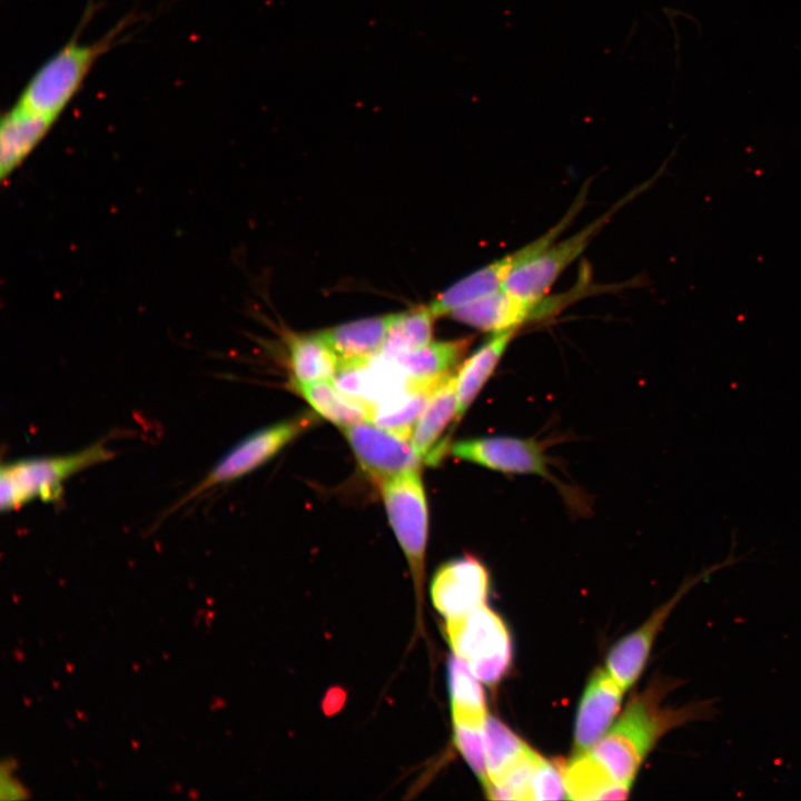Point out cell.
<instances>
[{
  "instance_id": "obj_4",
  "label": "cell",
  "mask_w": 801,
  "mask_h": 801,
  "mask_svg": "<svg viewBox=\"0 0 801 801\" xmlns=\"http://www.w3.org/2000/svg\"><path fill=\"white\" fill-rule=\"evenodd\" d=\"M445 634L453 654L463 660L483 683L495 684L512 662V640L503 619L483 604L447 619Z\"/></svg>"
},
{
  "instance_id": "obj_10",
  "label": "cell",
  "mask_w": 801,
  "mask_h": 801,
  "mask_svg": "<svg viewBox=\"0 0 801 801\" xmlns=\"http://www.w3.org/2000/svg\"><path fill=\"white\" fill-rule=\"evenodd\" d=\"M344 435L363 471L380 483L398 474L418 469L423 463L409 438L373 422L346 427Z\"/></svg>"
},
{
  "instance_id": "obj_25",
  "label": "cell",
  "mask_w": 801,
  "mask_h": 801,
  "mask_svg": "<svg viewBox=\"0 0 801 801\" xmlns=\"http://www.w3.org/2000/svg\"><path fill=\"white\" fill-rule=\"evenodd\" d=\"M487 784L502 778L524 760L533 749L500 720L487 715L484 725Z\"/></svg>"
},
{
  "instance_id": "obj_6",
  "label": "cell",
  "mask_w": 801,
  "mask_h": 801,
  "mask_svg": "<svg viewBox=\"0 0 801 801\" xmlns=\"http://www.w3.org/2000/svg\"><path fill=\"white\" fill-rule=\"evenodd\" d=\"M587 188L584 186L562 219L544 235L500 259L461 278L439 293L428 305L437 318L449 315L457 307L503 288L508 277L547 249L565 230L582 209Z\"/></svg>"
},
{
  "instance_id": "obj_9",
  "label": "cell",
  "mask_w": 801,
  "mask_h": 801,
  "mask_svg": "<svg viewBox=\"0 0 801 801\" xmlns=\"http://www.w3.org/2000/svg\"><path fill=\"white\" fill-rule=\"evenodd\" d=\"M736 562L738 558L731 554L723 562L705 567L686 578L675 594L660 605L643 624L624 635L610 649L606 655V670L624 691L631 688L643 672L659 632L681 600L713 573Z\"/></svg>"
},
{
  "instance_id": "obj_3",
  "label": "cell",
  "mask_w": 801,
  "mask_h": 801,
  "mask_svg": "<svg viewBox=\"0 0 801 801\" xmlns=\"http://www.w3.org/2000/svg\"><path fill=\"white\" fill-rule=\"evenodd\" d=\"M115 453L103 442L77 452L36 456L2 463L0 469V507L11 512L39 500L61 498L65 483L77 473L111 459Z\"/></svg>"
},
{
  "instance_id": "obj_28",
  "label": "cell",
  "mask_w": 801,
  "mask_h": 801,
  "mask_svg": "<svg viewBox=\"0 0 801 801\" xmlns=\"http://www.w3.org/2000/svg\"><path fill=\"white\" fill-rule=\"evenodd\" d=\"M531 793L532 800L567 799L564 764L542 756L533 772Z\"/></svg>"
},
{
  "instance_id": "obj_2",
  "label": "cell",
  "mask_w": 801,
  "mask_h": 801,
  "mask_svg": "<svg viewBox=\"0 0 801 801\" xmlns=\"http://www.w3.org/2000/svg\"><path fill=\"white\" fill-rule=\"evenodd\" d=\"M128 24L129 18H126L108 34L92 43L78 42V34H75L34 72L16 103L58 119L79 91L96 61L112 48Z\"/></svg>"
},
{
  "instance_id": "obj_16",
  "label": "cell",
  "mask_w": 801,
  "mask_h": 801,
  "mask_svg": "<svg viewBox=\"0 0 801 801\" xmlns=\"http://www.w3.org/2000/svg\"><path fill=\"white\" fill-rule=\"evenodd\" d=\"M454 419H457V396L453 372L433 392L411 437L424 463L435 464L441 459L445 446L439 445V438Z\"/></svg>"
},
{
  "instance_id": "obj_20",
  "label": "cell",
  "mask_w": 801,
  "mask_h": 801,
  "mask_svg": "<svg viewBox=\"0 0 801 801\" xmlns=\"http://www.w3.org/2000/svg\"><path fill=\"white\" fill-rule=\"evenodd\" d=\"M515 330L492 334V337L464 359L455 372L457 419L459 421L494 373Z\"/></svg>"
},
{
  "instance_id": "obj_11",
  "label": "cell",
  "mask_w": 801,
  "mask_h": 801,
  "mask_svg": "<svg viewBox=\"0 0 801 801\" xmlns=\"http://www.w3.org/2000/svg\"><path fill=\"white\" fill-rule=\"evenodd\" d=\"M451 454L502 473L552 478L543 447L532 438L488 436L462 439L451 446Z\"/></svg>"
},
{
  "instance_id": "obj_14",
  "label": "cell",
  "mask_w": 801,
  "mask_h": 801,
  "mask_svg": "<svg viewBox=\"0 0 801 801\" xmlns=\"http://www.w3.org/2000/svg\"><path fill=\"white\" fill-rule=\"evenodd\" d=\"M538 314H544L542 299L530 300L500 289L457 307L449 315L473 328L497 334L515 330Z\"/></svg>"
},
{
  "instance_id": "obj_27",
  "label": "cell",
  "mask_w": 801,
  "mask_h": 801,
  "mask_svg": "<svg viewBox=\"0 0 801 801\" xmlns=\"http://www.w3.org/2000/svg\"><path fill=\"white\" fill-rule=\"evenodd\" d=\"M485 725V724H484ZM454 743L483 788L487 784V768L484 746V726L453 722Z\"/></svg>"
},
{
  "instance_id": "obj_22",
  "label": "cell",
  "mask_w": 801,
  "mask_h": 801,
  "mask_svg": "<svg viewBox=\"0 0 801 801\" xmlns=\"http://www.w3.org/2000/svg\"><path fill=\"white\" fill-rule=\"evenodd\" d=\"M439 383L428 385L407 383L403 392L374 406L372 422L411 439L418 418Z\"/></svg>"
},
{
  "instance_id": "obj_21",
  "label": "cell",
  "mask_w": 801,
  "mask_h": 801,
  "mask_svg": "<svg viewBox=\"0 0 801 801\" xmlns=\"http://www.w3.org/2000/svg\"><path fill=\"white\" fill-rule=\"evenodd\" d=\"M294 383L296 390L316 413L339 427L373 421V405L346 394L332 379Z\"/></svg>"
},
{
  "instance_id": "obj_8",
  "label": "cell",
  "mask_w": 801,
  "mask_h": 801,
  "mask_svg": "<svg viewBox=\"0 0 801 801\" xmlns=\"http://www.w3.org/2000/svg\"><path fill=\"white\" fill-rule=\"evenodd\" d=\"M665 165L654 177L635 188L616 202L610 210L593 220L580 231L561 241H554L536 258L515 270L503 288L530 300H540L548 291L555 280L587 247L594 236L605 226L610 218L634 196L643 192L661 176Z\"/></svg>"
},
{
  "instance_id": "obj_17",
  "label": "cell",
  "mask_w": 801,
  "mask_h": 801,
  "mask_svg": "<svg viewBox=\"0 0 801 801\" xmlns=\"http://www.w3.org/2000/svg\"><path fill=\"white\" fill-rule=\"evenodd\" d=\"M397 314L359 319L323 330L319 336L344 364L366 362L378 355Z\"/></svg>"
},
{
  "instance_id": "obj_24",
  "label": "cell",
  "mask_w": 801,
  "mask_h": 801,
  "mask_svg": "<svg viewBox=\"0 0 801 801\" xmlns=\"http://www.w3.org/2000/svg\"><path fill=\"white\" fill-rule=\"evenodd\" d=\"M447 670L453 722L484 726L487 712L481 681L454 654Z\"/></svg>"
},
{
  "instance_id": "obj_18",
  "label": "cell",
  "mask_w": 801,
  "mask_h": 801,
  "mask_svg": "<svg viewBox=\"0 0 801 801\" xmlns=\"http://www.w3.org/2000/svg\"><path fill=\"white\" fill-rule=\"evenodd\" d=\"M471 338L429 342L390 360L415 385L435 384L453 373L471 345ZM383 357V356H382Z\"/></svg>"
},
{
  "instance_id": "obj_1",
  "label": "cell",
  "mask_w": 801,
  "mask_h": 801,
  "mask_svg": "<svg viewBox=\"0 0 801 801\" xmlns=\"http://www.w3.org/2000/svg\"><path fill=\"white\" fill-rule=\"evenodd\" d=\"M676 686L678 679H657L633 698L591 749L617 782L631 787L645 758L668 732L688 723L711 720L718 713L712 699L663 706L664 698Z\"/></svg>"
},
{
  "instance_id": "obj_7",
  "label": "cell",
  "mask_w": 801,
  "mask_h": 801,
  "mask_svg": "<svg viewBox=\"0 0 801 801\" xmlns=\"http://www.w3.org/2000/svg\"><path fill=\"white\" fill-rule=\"evenodd\" d=\"M314 422L313 414L304 413L247 436L221 456L208 473L176 503L174 510L211 488L234 482L258 468L309 428Z\"/></svg>"
},
{
  "instance_id": "obj_23",
  "label": "cell",
  "mask_w": 801,
  "mask_h": 801,
  "mask_svg": "<svg viewBox=\"0 0 801 801\" xmlns=\"http://www.w3.org/2000/svg\"><path fill=\"white\" fill-rule=\"evenodd\" d=\"M289 363L296 383L333 379L339 369V359L319 336L291 335L288 339Z\"/></svg>"
},
{
  "instance_id": "obj_13",
  "label": "cell",
  "mask_w": 801,
  "mask_h": 801,
  "mask_svg": "<svg viewBox=\"0 0 801 801\" xmlns=\"http://www.w3.org/2000/svg\"><path fill=\"white\" fill-rule=\"evenodd\" d=\"M625 691L605 669L589 679L574 726V753L591 750L612 726Z\"/></svg>"
},
{
  "instance_id": "obj_26",
  "label": "cell",
  "mask_w": 801,
  "mask_h": 801,
  "mask_svg": "<svg viewBox=\"0 0 801 801\" xmlns=\"http://www.w3.org/2000/svg\"><path fill=\"white\" fill-rule=\"evenodd\" d=\"M435 318L428 306L397 313L378 355L393 359L428 344Z\"/></svg>"
},
{
  "instance_id": "obj_15",
  "label": "cell",
  "mask_w": 801,
  "mask_h": 801,
  "mask_svg": "<svg viewBox=\"0 0 801 801\" xmlns=\"http://www.w3.org/2000/svg\"><path fill=\"white\" fill-rule=\"evenodd\" d=\"M57 119L18 103L8 110L0 125V176L4 180L42 141Z\"/></svg>"
},
{
  "instance_id": "obj_19",
  "label": "cell",
  "mask_w": 801,
  "mask_h": 801,
  "mask_svg": "<svg viewBox=\"0 0 801 801\" xmlns=\"http://www.w3.org/2000/svg\"><path fill=\"white\" fill-rule=\"evenodd\" d=\"M564 783L567 799L577 801L622 800L631 789L617 782L591 750L574 753L564 764Z\"/></svg>"
},
{
  "instance_id": "obj_5",
  "label": "cell",
  "mask_w": 801,
  "mask_h": 801,
  "mask_svg": "<svg viewBox=\"0 0 801 801\" xmlns=\"http://www.w3.org/2000/svg\"><path fill=\"white\" fill-rule=\"evenodd\" d=\"M380 491L390 526L407 558L421 606L428 508L419 471H408L382 482Z\"/></svg>"
},
{
  "instance_id": "obj_12",
  "label": "cell",
  "mask_w": 801,
  "mask_h": 801,
  "mask_svg": "<svg viewBox=\"0 0 801 801\" xmlns=\"http://www.w3.org/2000/svg\"><path fill=\"white\" fill-rule=\"evenodd\" d=\"M488 590V571L481 561L467 555L438 567L431 582V599L447 620L485 604Z\"/></svg>"
}]
</instances>
